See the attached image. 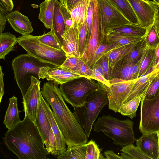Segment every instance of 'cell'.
Masks as SVG:
<instances>
[{
  "label": "cell",
  "instance_id": "obj_1",
  "mask_svg": "<svg viewBox=\"0 0 159 159\" xmlns=\"http://www.w3.org/2000/svg\"><path fill=\"white\" fill-rule=\"evenodd\" d=\"M56 83L48 81L41 88L43 97L52 108L55 121L68 147L83 144L88 137L78 119L66 104Z\"/></svg>",
  "mask_w": 159,
  "mask_h": 159
},
{
  "label": "cell",
  "instance_id": "obj_2",
  "mask_svg": "<svg viewBox=\"0 0 159 159\" xmlns=\"http://www.w3.org/2000/svg\"><path fill=\"white\" fill-rule=\"evenodd\" d=\"M3 139L8 149L19 159H46L49 153L37 127L25 114L22 120L8 130Z\"/></svg>",
  "mask_w": 159,
  "mask_h": 159
},
{
  "label": "cell",
  "instance_id": "obj_3",
  "mask_svg": "<svg viewBox=\"0 0 159 159\" xmlns=\"http://www.w3.org/2000/svg\"><path fill=\"white\" fill-rule=\"evenodd\" d=\"M14 79L20 89L22 97L27 91L31 83L32 76L39 80L46 78L51 68L57 67L42 61L28 53L20 55L12 62Z\"/></svg>",
  "mask_w": 159,
  "mask_h": 159
},
{
  "label": "cell",
  "instance_id": "obj_4",
  "mask_svg": "<svg viewBox=\"0 0 159 159\" xmlns=\"http://www.w3.org/2000/svg\"><path fill=\"white\" fill-rule=\"evenodd\" d=\"M133 121L129 119L120 120L110 115L98 118L93 129L105 134L114 140L113 144L123 146L133 144L136 139L133 130Z\"/></svg>",
  "mask_w": 159,
  "mask_h": 159
},
{
  "label": "cell",
  "instance_id": "obj_5",
  "mask_svg": "<svg viewBox=\"0 0 159 159\" xmlns=\"http://www.w3.org/2000/svg\"><path fill=\"white\" fill-rule=\"evenodd\" d=\"M17 42L28 54L55 66H61L66 58L63 50L56 49L43 43L36 36L22 35L17 38Z\"/></svg>",
  "mask_w": 159,
  "mask_h": 159
},
{
  "label": "cell",
  "instance_id": "obj_6",
  "mask_svg": "<svg viewBox=\"0 0 159 159\" xmlns=\"http://www.w3.org/2000/svg\"><path fill=\"white\" fill-rule=\"evenodd\" d=\"M108 102L107 94L101 87L89 95L82 106L74 107V113L88 138L89 137L93 123L99 113Z\"/></svg>",
  "mask_w": 159,
  "mask_h": 159
},
{
  "label": "cell",
  "instance_id": "obj_7",
  "mask_svg": "<svg viewBox=\"0 0 159 159\" xmlns=\"http://www.w3.org/2000/svg\"><path fill=\"white\" fill-rule=\"evenodd\" d=\"M93 80L82 77L60 84L64 100L73 107L82 106L89 95L101 88L100 82Z\"/></svg>",
  "mask_w": 159,
  "mask_h": 159
},
{
  "label": "cell",
  "instance_id": "obj_8",
  "mask_svg": "<svg viewBox=\"0 0 159 159\" xmlns=\"http://www.w3.org/2000/svg\"><path fill=\"white\" fill-rule=\"evenodd\" d=\"M139 129L142 134L159 132V94L155 98H142Z\"/></svg>",
  "mask_w": 159,
  "mask_h": 159
},
{
  "label": "cell",
  "instance_id": "obj_9",
  "mask_svg": "<svg viewBox=\"0 0 159 159\" xmlns=\"http://www.w3.org/2000/svg\"><path fill=\"white\" fill-rule=\"evenodd\" d=\"M97 1L103 38L109 30L132 24L108 0Z\"/></svg>",
  "mask_w": 159,
  "mask_h": 159
},
{
  "label": "cell",
  "instance_id": "obj_10",
  "mask_svg": "<svg viewBox=\"0 0 159 159\" xmlns=\"http://www.w3.org/2000/svg\"><path fill=\"white\" fill-rule=\"evenodd\" d=\"M138 79L129 80L112 79L109 80L110 85L109 87L100 83L101 87L107 96L109 109L118 112Z\"/></svg>",
  "mask_w": 159,
  "mask_h": 159
},
{
  "label": "cell",
  "instance_id": "obj_11",
  "mask_svg": "<svg viewBox=\"0 0 159 159\" xmlns=\"http://www.w3.org/2000/svg\"><path fill=\"white\" fill-rule=\"evenodd\" d=\"M128 1L139 20L140 25L148 29L154 24L159 5L153 1Z\"/></svg>",
  "mask_w": 159,
  "mask_h": 159
},
{
  "label": "cell",
  "instance_id": "obj_12",
  "mask_svg": "<svg viewBox=\"0 0 159 159\" xmlns=\"http://www.w3.org/2000/svg\"><path fill=\"white\" fill-rule=\"evenodd\" d=\"M31 83L27 91L23 97L24 111L28 117L35 122L38 111L39 101L41 94L40 81L32 76Z\"/></svg>",
  "mask_w": 159,
  "mask_h": 159
},
{
  "label": "cell",
  "instance_id": "obj_13",
  "mask_svg": "<svg viewBox=\"0 0 159 159\" xmlns=\"http://www.w3.org/2000/svg\"><path fill=\"white\" fill-rule=\"evenodd\" d=\"M102 38L101 25L97 1L96 2L91 32L87 48L81 58L85 62L94 55Z\"/></svg>",
  "mask_w": 159,
  "mask_h": 159
},
{
  "label": "cell",
  "instance_id": "obj_14",
  "mask_svg": "<svg viewBox=\"0 0 159 159\" xmlns=\"http://www.w3.org/2000/svg\"><path fill=\"white\" fill-rule=\"evenodd\" d=\"M141 60L136 64L123 59L119 61L110 68V80L116 78L129 80L138 79Z\"/></svg>",
  "mask_w": 159,
  "mask_h": 159
},
{
  "label": "cell",
  "instance_id": "obj_15",
  "mask_svg": "<svg viewBox=\"0 0 159 159\" xmlns=\"http://www.w3.org/2000/svg\"><path fill=\"white\" fill-rule=\"evenodd\" d=\"M81 25L74 24L66 29L62 36L63 42L62 49L66 56L81 57L80 49V32Z\"/></svg>",
  "mask_w": 159,
  "mask_h": 159
},
{
  "label": "cell",
  "instance_id": "obj_16",
  "mask_svg": "<svg viewBox=\"0 0 159 159\" xmlns=\"http://www.w3.org/2000/svg\"><path fill=\"white\" fill-rule=\"evenodd\" d=\"M136 146L143 153L151 159H159V139L158 133L143 134L136 139Z\"/></svg>",
  "mask_w": 159,
  "mask_h": 159
},
{
  "label": "cell",
  "instance_id": "obj_17",
  "mask_svg": "<svg viewBox=\"0 0 159 159\" xmlns=\"http://www.w3.org/2000/svg\"><path fill=\"white\" fill-rule=\"evenodd\" d=\"M44 141L46 149L49 153H51L50 136L52 129L51 126L41 101H39L38 111L37 118L34 123Z\"/></svg>",
  "mask_w": 159,
  "mask_h": 159
},
{
  "label": "cell",
  "instance_id": "obj_18",
  "mask_svg": "<svg viewBox=\"0 0 159 159\" xmlns=\"http://www.w3.org/2000/svg\"><path fill=\"white\" fill-rule=\"evenodd\" d=\"M7 18V21L16 32L22 35L30 34L33 32L31 23L28 17L18 11L9 13Z\"/></svg>",
  "mask_w": 159,
  "mask_h": 159
},
{
  "label": "cell",
  "instance_id": "obj_19",
  "mask_svg": "<svg viewBox=\"0 0 159 159\" xmlns=\"http://www.w3.org/2000/svg\"><path fill=\"white\" fill-rule=\"evenodd\" d=\"M40 100L55 136L57 144V156H59L66 150L65 139L55 120L53 112L49 107V103L44 99L42 94L40 96Z\"/></svg>",
  "mask_w": 159,
  "mask_h": 159
},
{
  "label": "cell",
  "instance_id": "obj_20",
  "mask_svg": "<svg viewBox=\"0 0 159 159\" xmlns=\"http://www.w3.org/2000/svg\"><path fill=\"white\" fill-rule=\"evenodd\" d=\"M159 74V72L153 70L150 73L138 78L123 104L143 94L153 80Z\"/></svg>",
  "mask_w": 159,
  "mask_h": 159
},
{
  "label": "cell",
  "instance_id": "obj_21",
  "mask_svg": "<svg viewBox=\"0 0 159 159\" xmlns=\"http://www.w3.org/2000/svg\"><path fill=\"white\" fill-rule=\"evenodd\" d=\"M82 77L78 74L70 72L60 66L49 69L46 78L48 81H52L58 84H61Z\"/></svg>",
  "mask_w": 159,
  "mask_h": 159
},
{
  "label": "cell",
  "instance_id": "obj_22",
  "mask_svg": "<svg viewBox=\"0 0 159 159\" xmlns=\"http://www.w3.org/2000/svg\"><path fill=\"white\" fill-rule=\"evenodd\" d=\"M145 37L133 36L111 32L105 35L104 40L106 43L114 44L118 48L124 45L136 44L142 40Z\"/></svg>",
  "mask_w": 159,
  "mask_h": 159
},
{
  "label": "cell",
  "instance_id": "obj_23",
  "mask_svg": "<svg viewBox=\"0 0 159 159\" xmlns=\"http://www.w3.org/2000/svg\"><path fill=\"white\" fill-rule=\"evenodd\" d=\"M9 103L5 115L3 123L8 130L15 127L21 120L18 109L17 98L13 96L9 99Z\"/></svg>",
  "mask_w": 159,
  "mask_h": 159
},
{
  "label": "cell",
  "instance_id": "obj_24",
  "mask_svg": "<svg viewBox=\"0 0 159 159\" xmlns=\"http://www.w3.org/2000/svg\"><path fill=\"white\" fill-rule=\"evenodd\" d=\"M61 3L58 0H55L54 11L52 27L50 29L62 45L63 40L62 36L66 30L64 21L60 11Z\"/></svg>",
  "mask_w": 159,
  "mask_h": 159
},
{
  "label": "cell",
  "instance_id": "obj_25",
  "mask_svg": "<svg viewBox=\"0 0 159 159\" xmlns=\"http://www.w3.org/2000/svg\"><path fill=\"white\" fill-rule=\"evenodd\" d=\"M55 0H45L39 5V19L47 29H51L54 11Z\"/></svg>",
  "mask_w": 159,
  "mask_h": 159
},
{
  "label": "cell",
  "instance_id": "obj_26",
  "mask_svg": "<svg viewBox=\"0 0 159 159\" xmlns=\"http://www.w3.org/2000/svg\"><path fill=\"white\" fill-rule=\"evenodd\" d=\"M17 43V38L10 32L0 34V59H5L6 56L11 52L15 50L14 46Z\"/></svg>",
  "mask_w": 159,
  "mask_h": 159
},
{
  "label": "cell",
  "instance_id": "obj_27",
  "mask_svg": "<svg viewBox=\"0 0 159 159\" xmlns=\"http://www.w3.org/2000/svg\"><path fill=\"white\" fill-rule=\"evenodd\" d=\"M111 32H117L133 36L144 37L147 34V29L139 25L132 24L121 25L109 30L105 35Z\"/></svg>",
  "mask_w": 159,
  "mask_h": 159
},
{
  "label": "cell",
  "instance_id": "obj_28",
  "mask_svg": "<svg viewBox=\"0 0 159 159\" xmlns=\"http://www.w3.org/2000/svg\"><path fill=\"white\" fill-rule=\"evenodd\" d=\"M133 24L140 25L139 20L128 0H108Z\"/></svg>",
  "mask_w": 159,
  "mask_h": 159
},
{
  "label": "cell",
  "instance_id": "obj_29",
  "mask_svg": "<svg viewBox=\"0 0 159 159\" xmlns=\"http://www.w3.org/2000/svg\"><path fill=\"white\" fill-rule=\"evenodd\" d=\"M90 0H82L70 12L74 24L81 25L85 21Z\"/></svg>",
  "mask_w": 159,
  "mask_h": 159
},
{
  "label": "cell",
  "instance_id": "obj_30",
  "mask_svg": "<svg viewBox=\"0 0 159 159\" xmlns=\"http://www.w3.org/2000/svg\"><path fill=\"white\" fill-rule=\"evenodd\" d=\"M137 43L124 45L114 49L106 53L105 55L108 58L110 68L127 55Z\"/></svg>",
  "mask_w": 159,
  "mask_h": 159
},
{
  "label": "cell",
  "instance_id": "obj_31",
  "mask_svg": "<svg viewBox=\"0 0 159 159\" xmlns=\"http://www.w3.org/2000/svg\"><path fill=\"white\" fill-rule=\"evenodd\" d=\"M86 143L68 147L66 150L57 157L58 159H85Z\"/></svg>",
  "mask_w": 159,
  "mask_h": 159
},
{
  "label": "cell",
  "instance_id": "obj_32",
  "mask_svg": "<svg viewBox=\"0 0 159 159\" xmlns=\"http://www.w3.org/2000/svg\"><path fill=\"white\" fill-rule=\"evenodd\" d=\"M143 94L136 97L123 104L119 108L118 112L132 119L136 116V111Z\"/></svg>",
  "mask_w": 159,
  "mask_h": 159
},
{
  "label": "cell",
  "instance_id": "obj_33",
  "mask_svg": "<svg viewBox=\"0 0 159 159\" xmlns=\"http://www.w3.org/2000/svg\"><path fill=\"white\" fill-rule=\"evenodd\" d=\"M155 52V49L150 48L147 46L142 58L138 78L144 76L148 69L152 66Z\"/></svg>",
  "mask_w": 159,
  "mask_h": 159
},
{
  "label": "cell",
  "instance_id": "obj_34",
  "mask_svg": "<svg viewBox=\"0 0 159 159\" xmlns=\"http://www.w3.org/2000/svg\"><path fill=\"white\" fill-rule=\"evenodd\" d=\"M145 37L137 43L123 59L133 64L138 62L141 59L147 46Z\"/></svg>",
  "mask_w": 159,
  "mask_h": 159
},
{
  "label": "cell",
  "instance_id": "obj_35",
  "mask_svg": "<svg viewBox=\"0 0 159 159\" xmlns=\"http://www.w3.org/2000/svg\"><path fill=\"white\" fill-rule=\"evenodd\" d=\"M101 40L100 44L97 49L93 56L85 63L91 68L98 60L102 56L110 51L117 48L115 45L108 43Z\"/></svg>",
  "mask_w": 159,
  "mask_h": 159
},
{
  "label": "cell",
  "instance_id": "obj_36",
  "mask_svg": "<svg viewBox=\"0 0 159 159\" xmlns=\"http://www.w3.org/2000/svg\"><path fill=\"white\" fill-rule=\"evenodd\" d=\"M36 36L43 43L56 49L62 50V45L59 40L51 30L47 33Z\"/></svg>",
  "mask_w": 159,
  "mask_h": 159
},
{
  "label": "cell",
  "instance_id": "obj_37",
  "mask_svg": "<svg viewBox=\"0 0 159 159\" xmlns=\"http://www.w3.org/2000/svg\"><path fill=\"white\" fill-rule=\"evenodd\" d=\"M96 1L97 0H90L88 9L86 19L88 30L87 36L85 47L82 55L86 50L88 46L91 32L94 11Z\"/></svg>",
  "mask_w": 159,
  "mask_h": 159
},
{
  "label": "cell",
  "instance_id": "obj_38",
  "mask_svg": "<svg viewBox=\"0 0 159 159\" xmlns=\"http://www.w3.org/2000/svg\"><path fill=\"white\" fill-rule=\"evenodd\" d=\"M120 151L128 155L131 159H151L143 153L138 147H135L133 144L122 146Z\"/></svg>",
  "mask_w": 159,
  "mask_h": 159
},
{
  "label": "cell",
  "instance_id": "obj_39",
  "mask_svg": "<svg viewBox=\"0 0 159 159\" xmlns=\"http://www.w3.org/2000/svg\"><path fill=\"white\" fill-rule=\"evenodd\" d=\"M145 39L147 46L149 48L156 49L159 44V36L154 24L147 29Z\"/></svg>",
  "mask_w": 159,
  "mask_h": 159
},
{
  "label": "cell",
  "instance_id": "obj_40",
  "mask_svg": "<svg viewBox=\"0 0 159 159\" xmlns=\"http://www.w3.org/2000/svg\"><path fill=\"white\" fill-rule=\"evenodd\" d=\"M82 60L81 57L66 56V60L60 66L70 72L76 73L77 70Z\"/></svg>",
  "mask_w": 159,
  "mask_h": 159
},
{
  "label": "cell",
  "instance_id": "obj_41",
  "mask_svg": "<svg viewBox=\"0 0 159 159\" xmlns=\"http://www.w3.org/2000/svg\"><path fill=\"white\" fill-rule=\"evenodd\" d=\"M159 94V74L153 80L143 98L151 99L156 98Z\"/></svg>",
  "mask_w": 159,
  "mask_h": 159
},
{
  "label": "cell",
  "instance_id": "obj_42",
  "mask_svg": "<svg viewBox=\"0 0 159 159\" xmlns=\"http://www.w3.org/2000/svg\"><path fill=\"white\" fill-rule=\"evenodd\" d=\"M86 150L85 159H99L102 149L99 148L94 141L86 143Z\"/></svg>",
  "mask_w": 159,
  "mask_h": 159
},
{
  "label": "cell",
  "instance_id": "obj_43",
  "mask_svg": "<svg viewBox=\"0 0 159 159\" xmlns=\"http://www.w3.org/2000/svg\"><path fill=\"white\" fill-rule=\"evenodd\" d=\"M87 27L86 20L81 25L80 32V49L81 57L85 47L87 36Z\"/></svg>",
  "mask_w": 159,
  "mask_h": 159
},
{
  "label": "cell",
  "instance_id": "obj_44",
  "mask_svg": "<svg viewBox=\"0 0 159 159\" xmlns=\"http://www.w3.org/2000/svg\"><path fill=\"white\" fill-rule=\"evenodd\" d=\"M60 11L64 21L66 29L73 26L74 25V22L70 12L64 4L61 3Z\"/></svg>",
  "mask_w": 159,
  "mask_h": 159
},
{
  "label": "cell",
  "instance_id": "obj_45",
  "mask_svg": "<svg viewBox=\"0 0 159 159\" xmlns=\"http://www.w3.org/2000/svg\"><path fill=\"white\" fill-rule=\"evenodd\" d=\"M97 62L101 65L105 78L109 81L110 80V68L109 66L108 58L107 56L105 54L104 55L101 57Z\"/></svg>",
  "mask_w": 159,
  "mask_h": 159
},
{
  "label": "cell",
  "instance_id": "obj_46",
  "mask_svg": "<svg viewBox=\"0 0 159 159\" xmlns=\"http://www.w3.org/2000/svg\"><path fill=\"white\" fill-rule=\"evenodd\" d=\"M9 13L8 11L0 6V34L2 33L7 21V15Z\"/></svg>",
  "mask_w": 159,
  "mask_h": 159
},
{
  "label": "cell",
  "instance_id": "obj_47",
  "mask_svg": "<svg viewBox=\"0 0 159 159\" xmlns=\"http://www.w3.org/2000/svg\"><path fill=\"white\" fill-rule=\"evenodd\" d=\"M91 68L93 69L94 76L96 81L100 82L107 86H110V83L109 80L106 79L104 76L95 68Z\"/></svg>",
  "mask_w": 159,
  "mask_h": 159
},
{
  "label": "cell",
  "instance_id": "obj_48",
  "mask_svg": "<svg viewBox=\"0 0 159 159\" xmlns=\"http://www.w3.org/2000/svg\"><path fill=\"white\" fill-rule=\"evenodd\" d=\"M0 6L8 11L12 10L14 4L12 0H0Z\"/></svg>",
  "mask_w": 159,
  "mask_h": 159
},
{
  "label": "cell",
  "instance_id": "obj_49",
  "mask_svg": "<svg viewBox=\"0 0 159 159\" xmlns=\"http://www.w3.org/2000/svg\"><path fill=\"white\" fill-rule=\"evenodd\" d=\"M82 0H64V4L70 12L75 6Z\"/></svg>",
  "mask_w": 159,
  "mask_h": 159
},
{
  "label": "cell",
  "instance_id": "obj_50",
  "mask_svg": "<svg viewBox=\"0 0 159 159\" xmlns=\"http://www.w3.org/2000/svg\"><path fill=\"white\" fill-rule=\"evenodd\" d=\"M4 74L2 67L0 66V102L1 103L2 97L4 94V83L3 80Z\"/></svg>",
  "mask_w": 159,
  "mask_h": 159
},
{
  "label": "cell",
  "instance_id": "obj_51",
  "mask_svg": "<svg viewBox=\"0 0 159 159\" xmlns=\"http://www.w3.org/2000/svg\"><path fill=\"white\" fill-rule=\"evenodd\" d=\"M103 154L107 159H122L121 156L117 155L112 150L106 151Z\"/></svg>",
  "mask_w": 159,
  "mask_h": 159
},
{
  "label": "cell",
  "instance_id": "obj_52",
  "mask_svg": "<svg viewBox=\"0 0 159 159\" xmlns=\"http://www.w3.org/2000/svg\"><path fill=\"white\" fill-rule=\"evenodd\" d=\"M154 24L155 26L159 36V7L156 12Z\"/></svg>",
  "mask_w": 159,
  "mask_h": 159
},
{
  "label": "cell",
  "instance_id": "obj_53",
  "mask_svg": "<svg viewBox=\"0 0 159 159\" xmlns=\"http://www.w3.org/2000/svg\"><path fill=\"white\" fill-rule=\"evenodd\" d=\"M159 60V44L155 49V54L152 63V66L154 67Z\"/></svg>",
  "mask_w": 159,
  "mask_h": 159
},
{
  "label": "cell",
  "instance_id": "obj_54",
  "mask_svg": "<svg viewBox=\"0 0 159 159\" xmlns=\"http://www.w3.org/2000/svg\"><path fill=\"white\" fill-rule=\"evenodd\" d=\"M153 70L159 73V60L155 66L153 67Z\"/></svg>",
  "mask_w": 159,
  "mask_h": 159
},
{
  "label": "cell",
  "instance_id": "obj_55",
  "mask_svg": "<svg viewBox=\"0 0 159 159\" xmlns=\"http://www.w3.org/2000/svg\"><path fill=\"white\" fill-rule=\"evenodd\" d=\"M154 1L159 5V0H154Z\"/></svg>",
  "mask_w": 159,
  "mask_h": 159
},
{
  "label": "cell",
  "instance_id": "obj_56",
  "mask_svg": "<svg viewBox=\"0 0 159 159\" xmlns=\"http://www.w3.org/2000/svg\"><path fill=\"white\" fill-rule=\"evenodd\" d=\"M60 2L62 4H64V0H59Z\"/></svg>",
  "mask_w": 159,
  "mask_h": 159
},
{
  "label": "cell",
  "instance_id": "obj_57",
  "mask_svg": "<svg viewBox=\"0 0 159 159\" xmlns=\"http://www.w3.org/2000/svg\"><path fill=\"white\" fill-rule=\"evenodd\" d=\"M158 139H159V132H158Z\"/></svg>",
  "mask_w": 159,
  "mask_h": 159
},
{
  "label": "cell",
  "instance_id": "obj_58",
  "mask_svg": "<svg viewBox=\"0 0 159 159\" xmlns=\"http://www.w3.org/2000/svg\"></svg>",
  "mask_w": 159,
  "mask_h": 159
},
{
  "label": "cell",
  "instance_id": "obj_59",
  "mask_svg": "<svg viewBox=\"0 0 159 159\" xmlns=\"http://www.w3.org/2000/svg\"><path fill=\"white\" fill-rule=\"evenodd\" d=\"M153 1H154V0H152Z\"/></svg>",
  "mask_w": 159,
  "mask_h": 159
}]
</instances>
